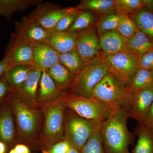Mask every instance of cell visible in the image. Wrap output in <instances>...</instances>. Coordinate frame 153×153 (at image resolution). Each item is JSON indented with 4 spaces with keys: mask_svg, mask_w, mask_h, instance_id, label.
<instances>
[{
    "mask_svg": "<svg viewBox=\"0 0 153 153\" xmlns=\"http://www.w3.org/2000/svg\"><path fill=\"white\" fill-rule=\"evenodd\" d=\"M41 0H0V15L10 21L16 12H23L28 8L37 6Z\"/></svg>",
    "mask_w": 153,
    "mask_h": 153,
    "instance_id": "21",
    "label": "cell"
},
{
    "mask_svg": "<svg viewBox=\"0 0 153 153\" xmlns=\"http://www.w3.org/2000/svg\"><path fill=\"white\" fill-rule=\"evenodd\" d=\"M0 142L7 148L18 142L15 120L8 99L0 105Z\"/></svg>",
    "mask_w": 153,
    "mask_h": 153,
    "instance_id": "13",
    "label": "cell"
},
{
    "mask_svg": "<svg viewBox=\"0 0 153 153\" xmlns=\"http://www.w3.org/2000/svg\"><path fill=\"white\" fill-rule=\"evenodd\" d=\"M77 33L66 31L52 33L47 43L59 54L76 50Z\"/></svg>",
    "mask_w": 153,
    "mask_h": 153,
    "instance_id": "19",
    "label": "cell"
},
{
    "mask_svg": "<svg viewBox=\"0 0 153 153\" xmlns=\"http://www.w3.org/2000/svg\"><path fill=\"white\" fill-rule=\"evenodd\" d=\"M66 92L60 90L47 71H42L38 94L39 108L59 99Z\"/></svg>",
    "mask_w": 153,
    "mask_h": 153,
    "instance_id": "16",
    "label": "cell"
},
{
    "mask_svg": "<svg viewBox=\"0 0 153 153\" xmlns=\"http://www.w3.org/2000/svg\"><path fill=\"white\" fill-rule=\"evenodd\" d=\"M8 100L15 120L18 142L30 146L38 145L43 123L41 110L27 106L13 91Z\"/></svg>",
    "mask_w": 153,
    "mask_h": 153,
    "instance_id": "1",
    "label": "cell"
},
{
    "mask_svg": "<svg viewBox=\"0 0 153 153\" xmlns=\"http://www.w3.org/2000/svg\"><path fill=\"white\" fill-rule=\"evenodd\" d=\"M71 147L68 141L64 139L50 146L47 148L48 150L44 152L46 153H66Z\"/></svg>",
    "mask_w": 153,
    "mask_h": 153,
    "instance_id": "36",
    "label": "cell"
},
{
    "mask_svg": "<svg viewBox=\"0 0 153 153\" xmlns=\"http://www.w3.org/2000/svg\"><path fill=\"white\" fill-rule=\"evenodd\" d=\"M99 37L103 54L112 55L120 52H130L128 47L126 39L117 31L109 32Z\"/></svg>",
    "mask_w": 153,
    "mask_h": 153,
    "instance_id": "18",
    "label": "cell"
},
{
    "mask_svg": "<svg viewBox=\"0 0 153 153\" xmlns=\"http://www.w3.org/2000/svg\"><path fill=\"white\" fill-rule=\"evenodd\" d=\"M13 65L8 55H5L4 58L0 61V78L4 76L9 68Z\"/></svg>",
    "mask_w": 153,
    "mask_h": 153,
    "instance_id": "38",
    "label": "cell"
},
{
    "mask_svg": "<svg viewBox=\"0 0 153 153\" xmlns=\"http://www.w3.org/2000/svg\"><path fill=\"white\" fill-rule=\"evenodd\" d=\"M138 57L140 68L153 71V49L143 52Z\"/></svg>",
    "mask_w": 153,
    "mask_h": 153,
    "instance_id": "35",
    "label": "cell"
},
{
    "mask_svg": "<svg viewBox=\"0 0 153 153\" xmlns=\"http://www.w3.org/2000/svg\"><path fill=\"white\" fill-rule=\"evenodd\" d=\"M9 153H17L16 152V150H15V149H14V148H13V149H12L10 151V152H9Z\"/></svg>",
    "mask_w": 153,
    "mask_h": 153,
    "instance_id": "44",
    "label": "cell"
},
{
    "mask_svg": "<svg viewBox=\"0 0 153 153\" xmlns=\"http://www.w3.org/2000/svg\"><path fill=\"white\" fill-rule=\"evenodd\" d=\"M80 11L74 7L71 13L63 17L57 22L55 27L52 29L51 33H60L68 31L78 16Z\"/></svg>",
    "mask_w": 153,
    "mask_h": 153,
    "instance_id": "34",
    "label": "cell"
},
{
    "mask_svg": "<svg viewBox=\"0 0 153 153\" xmlns=\"http://www.w3.org/2000/svg\"><path fill=\"white\" fill-rule=\"evenodd\" d=\"M33 69L34 68L30 65H13L6 72L4 77L10 86L12 91L14 90L25 82Z\"/></svg>",
    "mask_w": 153,
    "mask_h": 153,
    "instance_id": "20",
    "label": "cell"
},
{
    "mask_svg": "<svg viewBox=\"0 0 153 153\" xmlns=\"http://www.w3.org/2000/svg\"><path fill=\"white\" fill-rule=\"evenodd\" d=\"M42 74V71L33 69L22 85L12 91L24 103L33 108H39L38 90Z\"/></svg>",
    "mask_w": 153,
    "mask_h": 153,
    "instance_id": "12",
    "label": "cell"
},
{
    "mask_svg": "<svg viewBox=\"0 0 153 153\" xmlns=\"http://www.w3.org/2000/svg\"><path fill=\"white\" fill-rule=\"evenodd\" d=\"M76 50L85 63L100 55L99 37L94 28L77 33Z\"/></svg>",
    "mask_w": 153,
    "mask_h": 153,
    "instance_id": "11",
    "label": "cell"
},
{
    "mask_svg": "<svg viewBox=\"0 0 153 153\" xmlns=\"http://www.w3.org/2000/svg\"><path fill=\"white\" fill-rule=\"evenodd\" d=\"M65 106L80 117L103 123L109 117L112 110L94 97L85 98L65 93Z\"/></svg>",
    "mask_w": 153,
    "mask_h": 153,
    "instance_id": "7",
    "label": "cell"
},
{
    "mask_svg": "<svg viewBox=\"0 0 153 153\" xmlns=\"http://www.w3.org/2000/svg\"><path fill=\"white\" fill-rule=\"evenodd\" d=\"M109 74L124 85L128 86L140 68L138 57L130 52H119L112 55L102 53Z\"/></svg>",
    "mask_w": 153,
    "mask_h": 153,
    "instance_id": "8",
    "label": "cell"
},
{
    "mask_svg": "<svg viewBox=\"0 0 153 153\" xmlns=\"http://www.w3.org/2000/svg\"><path fill=\"white\" fill-rule=\"evenodd\" d=\"M15 31L11 37L34 44L47 42L52 33L33 21L29 16L23 17L15 23Z\"/></svg>",
    "mask_w": 153,
    "mask_h": 153,
    "instance_id": "10",
    "label": "cell"
},
{
    "mask_svg": "<svg viewBox=\"0 0 153 153\" xmlns=\"http://www.w3.org/2000/svg\"><path fill=\"white\" fill-rule=\"evenodd\" d=\"M153 101V88L134 92L133 102L128 111L129 118L143 123Z\"/></svg>",
    "mask_w": 153,
    "mask_h": 153,
    "instance_id": "17",
    "label": "cell"
},
{
    "mask_svg": "<svg viewBox=\"0 0 153 153\" xmlns=\"http://www.w3.org/2000/svg\"><path fill=\"white\" fill-rule=\"evenodd\" d=\"M127 44L131 52L139 56L143 52L153 49V43L139 30L133 37L126 39Z\"/></svg>",
    "mask_w": 153,
    "mask_h": 153,
    "instance_id": "28",
    "label": "cell"
},
{
    "mask_svg": "<svg viewBox=\"0 0 153 153\" xmlns=\"http://www.w3.org/2000/svg\"><path fill=\"white\" fill-rule=\"evenodd\" d=\"M142 124L153 128V101Z\"/></svg>",
    "mask_w": 153,
    "mask_h": 153,
    "instance_id": "39",
    "label": "cell"
},
{
    "mask_svg": "<svg viewBox=\"0 0 153 153\" xmlns=\"http://www.w3.org/2000/svg\"><path fill=\"white\" fill-rule=\"evenodd\" d=\"M58 57L59 62L75 76L81 71L85 64L76 50L63 54L59 53Z\"/></svg>",
    "mask_w": 153,
    "mask_h": 153,
    "instance_id": "29",
    "label": "cell"
},
{
    "mask_svg": "<svg viewBox=\"0 0 153 153\" xmlns=\"http://www.w3.org/2000/svg\"><path fill=\"white\" fill-rule=\"evenodd\" d=\"M12 91L10 86L4 76L0 78V105L7 100Z\"/></svg>",
    "mask_w": 153,
    "mask_h": 153,
    "instance_id": "37",
    "label": "cell"
},
{
    "mask_svg": "<svg viewBox=\"0 0 153 153\" xmlns=\"http://www.w3.org/2000/svg\"><path fill=\"white\" fill-rule=\"evenodd\" d=\"M135 132L138 140L133 153H153V128L139 124Z\"/></svg>",
    "mask_w": 153,
    "mask_h": 153,
    "instance_id": "22",
    "label": "cell"
},
{
    "mask_svg": "<svg viewBox=\"0 0 153 153\" xmlns=\"http://www.w3.org/2000/svg\"><path fill=\"white\" fill-rule=\"evenodd\" d=\"M128 87L133 91L153 88V71L140 68L132 77Z\"/></svg>",
    "mask_w": 153,
    "mask_h": 153,
    "instance_id": "27",
    "label": "cell"
},
{
    "mask_svg": "<svg viewBox=\"0 0 153 153\" xmlns=\"http://www.w3.org/2000/svg\"><path fill=\"white\" fill-rule=\"evenodd\" d=\"M143 7L142 0H115V9L121 15L129 16Z\"/></svg>",
    "mask_w": 153,
    "mask_h": 153,
    "instance_id": "32",
    "label": "cell"
},
{
    "mask_svg": "<svg viewBox=\"0 0 153 153\" xmlns=\"http://www.w3.org/2000/svg\"><path fill=\"white\" fill-rule=\"evenodd\" d=\"M80 152V153H105L102 140L100 128L91 135Z\"/></svg>",
    "mask_w": 153,
    "mask_h": 153,
    "instance_id": "33",
    "label": "cell"
},
{
    "mask_svg": "<svg viewBox=\"0 0 153 153\" xmlns=\"http://www.w3.org/2000/svg\"><path fill=\"white\" fill-rule=\"evenodd\" d=\"M122 16L117 12L115 9L102 15L96 25L99 36L117 31Z\"/></svg>",
    "mask_w": 153,
    "mask_h": 153,
    "instance_id": "25",
    "label": "cell"
},
{
    "mask_svg": "<svg viewBox=\"0 0 153 153\" xmlns=\"http://www.w3.org/2000/svg\"><path fill=\"white\" fill-rule=\"evenodd\" d=\"M64 94L56 101L41 108L43 123L38 137V145L42 147L49 148L64 139V116L66 108L63 100Z\"/></svg>",
    "mask_w": 153,
    "mask_h": 153,
    "instance_id": "3",
    "label": "cell"
},
{
    "mask_svg": "<svg viewBox=\"0 0 153 153\" xmlns=\"http://www.w3.org/2000/svg\"><path fill=\"white\" fill-rule=\"evenodd\" d=\"M74 8H63L50 3H40L28 16L44 29L51 33L60 19L70 13Z\"/></svg>",
    "mask_w": 153,
    "mask_h": 153,
    "instance_id": "9",
    "label": "cell"
},
{
    "mask_svg": "<svg viewBox=\"0 0 153 153\" xmlns=\"http://www.w3.org/2000/svg\"><path fill=\"white\" fill-rule=\"evenodd\" d=\"M79 10H89L102 15L115 9V0H84L75 7Z\"/></svg>",
    "mask_w": 153,
    "mask_h": 153,
    "instance_id": "26",
    "label": "cell"
},
{
    "mask_svg": "<svg viewBox=\"0 0 153 153\" xmlns=\"http://www.w3.org/2000/svg\"><path fill=\"white\" fill-rule=\"evenodd\" d=\"M47 71L58 88L63 91L70 88L75 76L59 62Z\"/></svg>",
    "mask_w": 153,
    "mask_h": 153,
    "instance_id": "23",
    "label": "cell"
},
{
    "mask_svg": "<svg viewBox=\"0 0 153 153\" xmlns=\"http://www.w3.org/2000/svg\"><path fill=\"white\" fill-rule=\"evenodd\" d=\"M102 123L80 117L66 107L64 116V139L80 152L91 135L101 128Z\"/></svg>",
    "mask_w": 153,
    "mask_h": 153,
    "instance_id": "6",
    "label": "cell"
},
{
    "mask_svg": "<svg viewBox=\"0 0 153 153\" xmlns=\"http://www.w3.org/2000/svg\"><path fill=\"white\" fill-rule=\"evenodd\" d=\"M34 54L31 66L41 71H47L59 61L57 53L47 42L33 44Z\"/></svg>",
    "mask_w": 153,
    "mask_h": 153,
    "instance_id": "14",
    "label": "cell"
},
{
    "mask_svg": "<svg viewBox=\"0 0 153 153\" xmlns=\"http://www.w3.org/2000/svg\"><path fill=\"white\" fill-rule=\"evenodd\" d=\"M33 54V44L11 37L5 55H8L13 65H31Z\"/></svg>",
    "mask_w": 153,
    "mask_h": 153,
    "instance_id": "15",
    "label": "cell"
},
{
    "mask_svg": "<svg viewBox=\"0 0 153 153\" xmlns=\"http://www.w3.org/2000/svg\"><path fill=\"white\" fill-rule=\"evenodd\" d=\"M108 73L100 54L85 63L81 71L75 75L70 86L69 94L83 98H92L94 88Z\"/></svg>",
    "mask_w": 153,
    "mask_h": 153,
    "instance_id": "5",
    "label": "cell"
},
{
    "mask_svg": "<svg viewBox=\"0 0 153 153\" xmlns=\"http://www.w3.org/2000/svg\"><path fill=\"white\" fill-rule=\"evenodd\" d=\"M95 13L89 10L80 11L78 16L68 31L77 33L91 27L95 23Z\"/></svg>",
    "mask_w": 153,
    "mask_h": 153,
    "instance_id": "30",
    "label": "cell"
},
{
    "mask_svg": "<svg viewBox=\"0 0 153 153\" xmlns=\"http://www.w3.org/2000/svg\"><path fill=\"white\" fill-rule=\"evenodd\" d=\"M14 149L18 153H30V151L27 146L23 144H19L15 146Z\"/></svg>",
    "mask_w": 153,
    "mask_h": 153,
    "instance_id": "40",
    "label": "cell"
},
{
    "mask_svg": "<svg viewBox=\"0 0 153 153\" xmlns=\"http://www.w3.org/2000/svg\"><path fill=\"white\" fill-rule=\"evenodd\" d=\"M142 1L144 7L153 13V0H142Z\"/></svg>",
    "mask_w": 153,
    "mask_h": 153,
    "instance_id": "41",
    "label": "cell"
},
{
    "mask_svg": "<svg viewBox=\"0 0 153 153\" xmlns=\"http://www.w3.org/2000/svg\"><path fill=\"white\" fill-rule=\"evenodd\" d=\"M138 30L134 21L128 15H122L117 31L125 38L129 39L134 36Z\"/></svg>",
    "mask_w": 153,
    "mask_h": 153,
    "instance_id": "31",
    "label": "cell"
},
{
    "mask_svg": "<svg viewBox=\"0 0 153 153\" xmlns=\"http://www.w3.org/2000/svg\"><path fill=\"white\" fill-rule=\"evenodd\" d=\"M7 149L6 145L4 143L0 142V153H6Z\"/></svg>",
    "mask_w": 153,
    "mask_h": 153,
    "instance_id": "42",
    "label": "cell"
},
{
    "mask_svg": "<svg viewBox=\"0 0 153 153\" xmlns=\"http://www.w3.org/2000/svg\"><path fill=\"white\" fill-rule=\"evenodd\" d=\"M140 31L153 43V13L143 7L130 15Z\"/></svg>",
    "mask_w": 153,
    "mask_h": 153,
    "instance_id": "24",
    "label": "cell"
},
{
    "mask_svg": "<svg viewBox=\"0 0 153 153\" xmlns=\"http://www.w3.org/2000/svg\"><path fill=\"white\" fill-rule=\"evenodd\" d=\"M66 153H80V152L78 150H77V149H76V148L71 146L70 149Z\"/></svg>",
    "mask_w": 153,
    "mask_h": 153,
    "instance_id": "43",
    "label": "cell"
},
{
    "mask_svg": "<svg viewBox=\"0 0 153 153\" xmlns=\"http://www.w3.org/2000/svg\"><path fill=\"white\" fill-rule=\"evenodd\" d=\"M134 92L108 73L94 88L93 97L112 110L126 108L129 110L133 102Z\"/></svg>",
    "mask_w": 153,
    "mask_h": 153,
    "instance_id": "4",
    "label": "cell"
},
{
    "mask_svg": "<svg viewBox=\"0 0 153 153\" xmlns=\"http://www.w3.org/2000/svg\"><path fill=\"white\" fill-rule=\"evenodd\" d=\"M128 111L126 108L113 110L102 123L100 134L105 153H130L134 137L128 128Z\"/></svg>",
    "mask_w": 153,
    "mask_h": 153,
    "instance_id": "2",
    "label": "cell"
}]
</instances>
